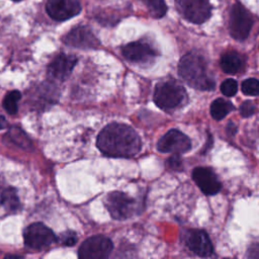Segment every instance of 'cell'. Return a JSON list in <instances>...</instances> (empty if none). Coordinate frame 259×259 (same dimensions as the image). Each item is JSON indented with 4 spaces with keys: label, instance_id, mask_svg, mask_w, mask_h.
Here are the masks:
<instances>
[{
    "label": "cell",
    "instance_id": "14",
    "mask_svg": "<svg viewBox=\"0 0 259 259\" xmlns=\"http://www.w3.org/2000/svg\"><path fill=\"white\" fill-rule=\"evenodd\" d=\"M186 246L199 257H209L213 252L208 235L202 230H191L186 237Z\"/></svg>",
    "mask_w": 259,
    "mask_h": 259
},
{
    "label": "cell",
    "instance_id": "3",
    "mask_svg": "<svg viewBox=\"0 0 259 259\" xmlns=\"http://www.w3.org/2000/svg\"><path fill=\"white\" fill-rule=\"evenodd\" d=\"M186 98V91L182 85L175 81H164L157 85L154 92V102L164 110L180 105Z\"/></svg>",
    "mask_w": 259,
    "mask_h": 259
},
{
    "label": "cell",
    "instance_id": "8",
    "mask_svg": "<svg viewBox=\"0 0 259 259\" xmlns=\"http://www.w3.org/2000/svg\"><path fill=\"white\" fill-rule=\"evenodd\" d=\"M23 238L25 245L34 250L47 248L56 241V236L53 231L42 223L29 225L24 231Z\"/></svg>",
    "mask_w": 259,
    "mask_h": 259
},
{
    "label": "cell",
    "instance_id": "30",
    "mask_svg": "<svg viewBox=\"0 0 259 259\" xmlns=\"http://www.w3.org/2000/svg\"><path fill=\"white\" fill-rule=\"evenodd\" d=\"M13 1H20V0H13Z\"/></svg>",
    "mask_w": 259,
    "mask_h": 259
},
{
    "label": "cell",
    "instance_id": "4",
    "mask_svg": "<svg viewBox=\"0 0 259 259\" xmlns=\"http://www.w3.org/2000/svg\"><path fill=\"white\" fill-rule=\"evenodd\" d=\"M254 19L250 11L245 8L240 2L234 3L230 13L229 29L232 37L237 40H244L248 37Z\"/></svg>",
    "mask_w": 259,
    "mask_h": 259
},
{
    "label": "cell",
    "instance_id": "12",
    "mask_svg": "<svg viewBox=\"0 0 259 259\" xmlns=\"http://www.w3.org/2000/svg\"><path fill=\"white\" fill-rule=\"evenodd\" d=\"M192 178L199 189L206 195L217 194L222 187L215 173L208 167H196L192 171Z\"/></svg>",
    "mask_w": 259,
    "mask_h": 259
},
{
    "label": "cell",
    "instance_id": "24",
    "mask_svg": "<svg viewBox=\"0 0 259 259\" xmlns=\"http://www.w3.org/2000/svg\"><path fill=\"white\" fill-rule=\"evenodd\" d=\"M166 165L171 170L180 171L182 169V159L180 157V154H172L167 159Z\"/></svg>",
    "mask_w": 259,
    "mask_h": 259
},
{
    "label": "cell",
    "instance_id": "9",
    "mask_svg": "<svg viewBox=\"0 0 259 259\" xmlns=\"http://www.w3.org/2000/svg\"><path fill=\"white\" fill-rule=\"evenodd\" d=\"M191 142L189 138L179 130L168 131L158 142L157 149L161 153L183 154L190 150Z\"/></svg>",
    "mask_w": 259,
    "mask_h": 259
},
{
    "label": "cell",
    "instance_id": "25",
    "mask_svg": "<svg viewBox=\"0 0 259 259\" xmlns=\"http://www.w3.org/2000/svg\"><path fill=\"white\" fill-rule=\"evenodd\" d=\"M77 235L74 231H66L61 234L60 241L65 246H73L77 243Z\"/></svg>",
    "mask_w": 259,
    "mask_h": 259
},
{
    "label": "cell",
    "instance_id": "10",
    "mask_svg": "<svg viewBox=\"0 0 259 259\" xmlns=\"http://www.w3.org/2000/svg\"><path fill=\"white\" fill-rule=\"evenodd\" d=\"M63 41L70 47L78 49H95L99 46L97 37L85 25H78L72 28L64 36Z\"/></svg>",
    "mask_w": 259,
    "mask_h": 259
},
{
    "label": "cell",
    "instance_id": "22",
    "mask_svg": "<svg viewBox=\"0 0 259 259\" xmlns=\"http://www.w3.org/2000/svg\"><path fill=\"white\" fill-rule=\"evenodd\" d=\"M242 92L249 96H257L259 93V86L258 80L256 78H249L243 81L242 85Z\"/></svg>",
    "mask_w": 259,
    "mask_h": 259
},
{
    "label": "cell",
    "instance_id": "29",
    "mask_svg": "<svg viewBox=\"0 0 259 259\" xmlns=\"http://www.w3.org/2000/svg\"><path fill=\"white\" fill-rule=\"evenodd\" d=\"M7 258H21L20 256H16V255H7Z\"/></svg>",
    "mask_w": 259,
    "mask_h": 259
},
{
    "label": "cell",
    "instance_id": "27",
    "mask_svg": "<svg viewBox=\"0 0 259 259\" xmlns=\"http://www.w3.org/2000/svg\"><path fill=\"white\" fill-rule=\"evenodd\" d=\"M227 132H229L231 135H234L236 133V125L233 122H230L227 126Z\"/></svg>",
    "mask_w": 259,
    "mask_h": 259
},
{
    "label": "cell",
    "instance_id": "21",
    "mask_svg": "<svg viewBox=\"0 0 259 259\" xmlns=\"http://www.w3.org/2000/svg\"><path fill=\"white\" fill-rule=\"evenodd\" d=\"M21 98V93L18 90L10 91L6 94L3 100V107L9 114H14L17 112V103Z\"/></svg>",
    "mask_w": 259,
    "mask_h": 259
},
{
    "label": "cell",
    "instance_id": "11",
    "mask_svg": "<svg viewBox=\"0 0 259 259\" xmlns=\"http://www.w3.org/2000/svg\"><path fill=\"white\" fill-rule=\"evenodd\" d=\"M46 10L53 19L63 21L79 14L81 5L78 0H48Z\"/></svg>",
    "mask_w": 259,
    "mask_h": 259
},
{
    "label": "cell",
    "instance_id": "7",
    "mask_svg": "<svg viewBox=\"0 0 259 259\" xmlns=\"http://www.w3.org/2000/svg\"><path fill=\"white\" fill-rule=\"evenodd\" d=\"M113 248L112 242L105 236L97 235L86 239L79 248L81 259H104L109 256Z\"/></svg>",
    "mask_w": 259,
    "mask_h": 259
},
{
    "label": "cell",
    "instance_id": "1",
    "mask_svg": "<svg viewBox=\"0 0 259 259\" xmlns=\"http://www.w3.org/2000/svg\"><path fill=\"white\" fill-rule=\"evenodd\" d=\"M96 146L105 156L130 158L140 153L142 142L133 127L113 122L101 130L96 140Z\"/></svg>",
    "mask_w": 259,
    "mask_h": 259
},
{
    "label": "cell",
    "instance_id": "17",
    "mask_svg": "<svg viewBox=\"0 0 259 259\" xmlns=\"http://www.w3.org/2000/svg\"><path fill=\"white\" fill-rule=\"evenodd\" d=\"M233 109L234 106L231 101L224 98H218L210 105V114L215 120H221Z\"/></svg>",
    "mask_w": 259,
    "mask_h": 259
},
{
    "label": "cell",
    "instance_id": "19",
    "mask_svg": "<svg viewBox=\"0 0 259 259\" xmlns=\"http://www.w3.org/2000/svg\"><path fill=\"white\" fill-rule=\"evenodd\" d=\"M154 18H161L166 14L167 6L164 0H140Z\"/></svg>",
    "mask_w": 259,
    "mask_h": 259
},
{
    "label": "cell",
    "instance_id": "6",
    "mask_svg": "<svg viewBox=\"0 0 259 259\" xmlns=\"http://www.w3.org/2000/svg\"><path fill=\"white\" fill-rule=\"evenodd\" d=\"M104 204L114 220L128 219L136 210V200L121 191L110 192L106 196Z\"/></svg>",
    "mask_w": 259,
    "mask_h": 259
},
{
    "label": "cell",
    "instance_id": "15",
    "mask_svg": "<svg viewBox=\"0 0 259 259\" xmlns=\"http://www.w3.org/2000/svg\"><path fill=\"white\" fill-rule=\"evenodd\" d=\"M76 63L77 58L75 56L60 54L49 64L48 73L53 79L63 81L70 76Z\"/></svg>",
    "mask_w": 259,
    "mask_h": 259
},
{
    "label": "cell",
    "instance_id": "23",
    "mask_svg": "<svg viewBox=\"0 0 259 259\" xmlns=\"http://www.w3.org/2000/svg\"><path fill=\"white\" fill-rule=\"evenodd\" d=\"M237 90H238V83L234 79H227L221 84V91L227 97L234 96L237 93Z\"/></svg>",
    "mask_w": 259,
    "mask_h": 259
},
{
    "label": "cell",
    "instance_id": "2",
    "mask_svg": "<svg viewBox=\"0 0 259 259\" xmlns=\"http://www.w3.org/2000/svg\"><path fill=\"white\" fill-rule=\"evenodd\" d=\"M178 73L189 86L195 89L210 90L214 87V81L207 75L205 60L196 53H189L181 58Z\"/></svg>",
    "mask_w": 259,
    "mask_h": 259
},
{
    "label": "cell",
    "instance_id": "26",
    "mask_svg": "<svg viewBox=\"0 0 259 259\" xmlns=\"http://www.w3.org/2000/svg\"><path fill=\"white\" fill-rule=\"evenodd\" d=\"M255 110H256L255 104L250 100L244 101L240 106V113L243 117H249L253 115L255 113Z\"/></svg>",
    "mask_w": 259,
    "mask_h": 259
},
{
    "label": "cell",
    "instance_id": "20",
    "mask_svg": "<svg viewBox=\"0 0 259 259\" xmlns=\"http://www.w3.org/2000/svg\"><path fill=\"white\" fill-rule=\"evenodd\" d=\"M8 136H9V139L15 143L17 146L23 148V149H29L32 145H31V142L30 140L28 139V137L25 135V133L19 128V127H11L8 132Z\"/></svg>",
    "mask_w": 259,
    "mask_h": 259
},
{
    "label": "cell",
    "instance_id": "18",
    "mask_svg": "<svg viewBox=\"0 0 259 259\" xmlns=\"http://www.w3.org/2000/svg\"><path fill=\"white\" fill-rule=\"evenodd\" d=\"M1 205L8 211H16L20 207V201L14 188L8 187L4 189L0 196Z\"/></svg>",
    "mask_w": 259,
    "mask_h": 259
},
{
    "label": "cell",
    "instance_id": "16",
    "mask_svg": "<svg viewBox=\"0 0 259 259\" xmlns=\"http://www.w3.org/2000/svg\"><path fill=\"white\" fill-rule=\"evenodd\" d=\"M220 65L222 70L227 74H236L243 67L242 57L236 52H228L221 58Z\"/></svg>",
    "mask_w": 259,
    "mask_h": 259
},
{
    "label": "cell",
    "instance_id": "28",
    "mask_svg": "<svg viewBox=\"0 0 259 259\" xmlns=\"http://www.w3.org/2000/svg\"><path fill=\"white\" fill-rule=\"evenodd\" d=\"M6 125V120H5V117L3 115L0 114V130L4 128Z\"/></svg>",
    "mask_w": 259,
    "mask_h": 259
},
{
    "label": "cell",
    "instance_id": "13",
    "mask_svg": "<svg viewBox=\"0 0 259 259\" xmlns=\"http://www.w3.org/2000/svg\"><path fill=\"white\" fill-rule=\"evenodd\" d=\"M122 56L132 63L146 64L153 61L155 50L145 41H133L121 49Z\"/></svg>",
    "mask_w": 259,
    "mask_h": 259
},
{
    "label": "cell",
    "instance_id": "5",
    "mask_svg": "<svg viewBox=\"0 0 259 259\" xmlns=\"http://www.w3.org/2000/svg\"><path fill=\"white\" fill-rule=\"evenodd\" d=\"M178 12L188 21L200 24L211 15L209 0H175Z\"/></svg>",
    "mask_w": 259,
    "mask_h": 259
}]
</instances>
